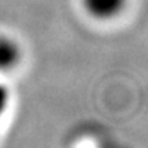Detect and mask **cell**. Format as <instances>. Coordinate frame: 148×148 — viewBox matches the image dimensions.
Instances as JSON below:
<instances>
[{"instance_id": "obj_3", "label": "cell", "mask_w": 148, "mask_h": 148, "mask_svg": "<svg viewBox=\"0 0 148 148\" xmlns=\"http://www.w3.org/2000/svg\"><path fill=\"white\" fill-rule=\"evenodd\" d=\"M7 103H9V91L4 85H0V116L4 112Z\"/></svg>"}, {"instance_id": "obj_2", "label": "cell", "mask_w": 148, "mask_h": 148, "mask_svg": "<svg viewBox=\"0 0 148 148\" xmlns=\"http://www.w3.org/2000/svg\"><path fill=\"white\" fill-rule=\"evenodd\" d=\"M19 59H20L19 46L12 39L0 36V72L14 68Z\"/></svg>"}, {"instance_id": "obj_1", "label": "cell", "mask_w": 148, "mask_h": 148, "mask_svg": "<svg viewBox=\"0 0 148 148\" xmlns=\"http://www.w3.org/2000/svg\"><path fill=\"white\" fill-rule=\"evenodd\" d=\"M127 0H82L85 12L98 20L116 17L125 7Z\"/></svg>"}]
</instances>
